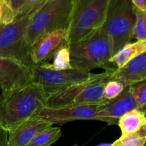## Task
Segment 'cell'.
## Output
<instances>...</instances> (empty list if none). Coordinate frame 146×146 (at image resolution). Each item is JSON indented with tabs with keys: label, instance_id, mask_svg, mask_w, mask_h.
I'll return each instance as SVG.
<instances>
[{
	"label": "cell",
	"instance_id": "obj_1",
	"mask_svg": "<svg viewBox=\"0 0 146 146\" xmlns=\"http://www.w3.org/2000/svg\"><path fill=\"white\" fill-rule=\"evenodd\" d=\"M46 97L39 86L24 88L0 96V126L7 132L28 120L36 118L46 108Z\"/></svg>",
	"mask_w": 146,
	"mask_h": 146
},
{
	"label": "cell",
	"instance_id": "obj_2",
	"mask_svg": "<svg viewBox=\"0 0 146 146\" xmlns=\"http://www.w3.org/2000/svg\"><path fill=\"white\" fill-rule=\"evenodd\" d=\"M75 0H46L36 10L27 27L25 38L32 46L41 37L58 29L67 31Z\"/></svg>",
	"mask_w": 146,
	"mask_h": 146
},
{
	"label": "cell",
	"instance_id": "obj_3",
	"mask_svg": "<svg viewBox=\"0 0 146 146\" xmlns=\"http://www.w3.org/2000/svg\"><path fill=\"white\" fill-rule=\"evenodd\" d=\"M73 68L91 72L96 68L114 69L111 62L112 54L109 39L102 28L88 38L68 46Z\"/></svg>",
	"mask_w": 146,
	"mask_h": 146
},
{
	"label": "cell",
	"instance_id": "obj_4",
	"mask_svg": "<svg viewBox=\"0 0 146 146\" xmlns=\"http://www.w3.org/2000/svg\"><path fill=\"white\" fill-rule=\"evenodd\" d=\"M110 0H75L66 31L68 45L88 38L104 26Z\"/></svg>",
	"mask_w": 146,
	"mask_h": 146
},
{
	"label": "cell",
	"instance_id": "obj_5",
	"mask_svg": "<svg viewBox=\"0 0 146 146\" xmlns=\"http://www.w3.org/2000/svg\"><path fill=\"white\" fill-rule=\"evenodd\" d=\"M115 69V68H114ZM112 70L93 74L86 81L57 91L46 97V108L94 105L106 103L103 98L104 86L111 81Z\"/></svg>",
	"mask_w": 146,
	"mask_h": 146
},
{
	"label": "cell",
	"instance_id": "obj_6",
	"mask_svg": "<svg viewBox=\"0 0 146 146\" xmlns=\"http://www.w3.org/2000/svg\"><path fill=\"white\" fill-rule=\"evenodd\" d=\"M133 8L131 0H110L102 29L108 35L112 56L131 43L135 22Z\"/></svg>",
	"mask_w": 146,
	"mask_h": 146
},
{
	"label": "cell",
	"instance_id": "obj_7",
	"mask_svg": "<svg viewBox=\"0 0 146 146\" xmlns=\"http://www.w3.org/2000/svg\"><path fill=\"white\" fill-rule=\"evenodd\" d=\"M35 11L0 26V57L15 60L30 68L34 66L30 56L31 47L26 40L25 34Z\"/></svg>",
	"mask_w": 146,
	"mask_h": 146
},
{
	"label": "cell",
	"instance_id": "obj_8",
	"mask_svg": "<svg viewBox=\"0 0 146 146\" xmlns=\"http://www.w3.org/2000/svg\"><path fill=\"white\" fill-rule=\"evenodd\" d=\"M92 74L75 68L56 71L42 63L31 67V84L39 86L47 97L57 91L85 82Z\"/></svg>",
	"mask_w": 146,
	"mask_h": 146
},
{
	"label": "cell",
	"instance_id": "obj_9",
	"mask_svg": "<svg viewBox=\"0 0 146 146\" xmlns=\"http://www.w3.org/2000/svg\"><path fill=\"white\" fill-rule=\"evenodd\" d=\"M31 84V68L8 58L0 57V89L8 94Z\"/></svg>",
	"mask_w": 146,
	"mask_h": 146
},
{
	"label": "cell",
	"instance_id": "obj_10",
	"mask_svg": "<svg viewBox=\"0 0 146 146\" xmlns=\"http://www.w3.org/2000/svg\"><path fill=\"white\" fill-rule=\"evenodd\" d=\"M101 104L76 106L46 108L37 118L47 121L52 125H64L66 123L83 120L98 121V111Z\"/></svg>",
	"mask_w": 146,
	"mask_h": 146
},
{
	"label": "cell",
	"instance_id": "obj_11",
	"mask_svg": "<svg viewBox=\"0 0 146 146\" xmlns=\"http://www.w3.org/2000/svg\"><path fill=\"white\" fill-rule=\"evenodd\" d=\"M67 44L66 30L58 29L41 37L31 46L30 56L33 64H40L54 57Z\"/></svg>",
	"mask_w": 146,
	"mask_h": 146
},
{
	"label": "cell",
	"instance_id": "obj_12",
	"mask_svg": "<svg viewBox=\"0 0 146 146\" xmlns=\"http://www.w3.org/2000/svg\"><path fill=\"white\" fill-rule=\"evenodd\" d=\"M138 108L136 103L131 94L130 86L125 87L121 95L115 99L101 104L98 111V121L108 125H117L118 121L128 111Z\"/></svg>",
	"mask_w": 146,
	"mask_h": 146
},
{
	"label": "cell",
	"instance_id": "obj_13",
	"mask_svg": "<svg viewBox=\"0 0 146 146\" xmlns=\"http://www.w3.org/2000/svg\"><path fill=\"white\" fill-rule=\"evenodd\" d=\"M146 53L138 56L120 68L111 71V81L121 83L124 88L145 81Z\"/></svg>",
	"mask_w": 146,
	"mask_h": 146
},
{
	"label": "cell",
	"instance_id": "obj_14",
	"mask_svg": "<svg viewBox=\"0 0 146 146\" xmlns=\"http://www.w3.org/2000/svg\"><path fill=\"white\" fill-rule=\"evenodd\" d=\"M51 126L52 124L40 118L28 120L8 133L9 146H27L37 134Z\"/></svg>",
	"mask_w": 146,
	"mask_h": 146
},
{
	"label": "cell",
	"instance_id": "obj_15",
	"mask_svg": "<svg viewBox=\"0 0 146 146\" xmlns=\"http://www.w3.org/2000/svg\"><path fill=\"white\" fill-rule=\"evenodd\" d=\"M121 135H127L137 132L146 125L145 111L133 109L124 114L118 121Z\"/></svg>",
	"mask_w": 146,
	"mask_h": 146
},
{
	"label": "cell",
	"instance_id": "obj_16",
	"mask_svg": "<svg viewBox=\"0 0 146 146\" xmlns=\"http://www.w3.org/2000/svg\"><path fill=\"white\" fill-rule=\"evenodd\" d=\"M143 53H146V41L128 43L111 57L110 62L120 68Z\"/></svg>",
	"mask_w": 146,
	"mask_h": 146
},
{
	"label": "cell",
	"instance_id": "obj_17",
	"mask_svg": "<svg viewBox=\"0 0 146 146\" xmlns=\"http://www.w3.org/2000/svg\"><path fill=\"white\" fill-rule=\"evenodd\" d=\"M61 135L59 127L51 126L37 134L27 146H51L61 138Z\"/></svg>",
	"mask_w": 146,
	"mask_h": 146
},
{
	"label": "cell",
	"instance_id": "obj_18",
	"mask_svg": "<svg viewBox=\"0 0 146 146\" xmlns=\"http://www.w3.org/2000/svg\"><path fill=\"white\" fill-rule=\"evenodd\" d=\"M44 65L56 71H64L73 68L70 61V51L68 46L62 47L55 54L53 57V63L44 62Z\"/></svg>",
	"mask_w": 146,
	"mask_h": 146
},
{
	"label": "cell",
	"instance_id": "obj_19",
	"mask_svg": "<svg viewBox=\"0 0 146 146\" xmlns=\"http://www.w3.org/2000/svg\"><path fill=\"white\" fill-rule=\"evenodd\" d=\"M146 142V125L134 133L121 135L113 143L114 146H145Z\"/></svg>",
	"mask_w": 146,
	"mask_h": 146
},
{
	"label": "cell",
	"instance_id": "obj_20",
	"mask_svg": "<svg viewBox=\"0 0 146 146\" xmlns=\"http://www.w3.org/2000/svg\"><path fill=\"white\" fill-rule=\"evenodd\" d=\"M135 15V22L133 30L131 39L135 38L137 41H146V11L133 8Z\"/></svg>",
	"mask_w": 146,
	"mask_h": 146
},
{
	"label": "cell",
	"instance_id": "obj_21",
	"mask_svg": "<svg viewBox=\"0 0 146 146\" xmlns=\"http://www.w3.org/2000/svg\"><path fill=\"white\" fill-rule=\"evenodd\" d=\"M131 94L138 106V109L145 111L146 105V81L130 86Z\"/></svg>",
	"mask_w": 146,
	"mask_h": 146
},
{
	"label": "cell",
	"instance_id": "obj_22",
	"mask_svg": "<svg viewBox=\"0 0 146 146\" xmlns=\"http://www.w3.org/2000/svg\"><path fill=\"white\" fill-rule=\"evenodd\" d=\"M124 86L115 81H109L104 86L103 91V98L105 101H110L115 99L121 95L124 90Z\"/></svg>",
	"mask_w": 146,
	"mask_h": 146
},
{
	"label": "cell",
	"instance_id": "obj_23",
	"mask_svg": "<svg viewBox=\"0 0 146 146\" xmlns=\"http://www.w3.org/2000/svg\"><path fill=\"white\" fill-rule=\"evenodd\" d=\"M15 19V14L7 0H0V26L10 24Z\"/></svg>",
	"mask_w": 146,
	"mask_h": 146
},
{
	"label": "cell",
	"instance_id": "obj_24",
	"mask_svg": "<svg viewBox=\"0 0 146 146\" xmlns=\"http://www.w3.org/2000/svg\"><path fill=\"white\" fill-rule=\"evenodd\" d=\"M46 1V0H25L20 8L16 18L31 14L33 11H36L38 7H41Z\"/></svg>",
	"mask_w": 146,
	"mask_h": 146
},
{
	"label": "cell",
	"instance_id": "obj_25",
	"mask_svg": "<svg viewBox=\"0 0 146 146\" xmlns=\"http://www.w3.org/2000/svg\"><path fill=\"white\" fill-rule=\"evenodd\" d=\"M24 1L25 0H7L8 4H9L11 8L14 11L16 17H17V15L18 14L20 8L21 7L22 4H24Z\"/></svg>",
	"mask_w": 146,
	"mask_h": 146
},
{
	"label": "cell",
	"instance_id": "obj_26",
	"mask_svg": "<svg viewBox=\"0 0 146 146\" xmlns=\"http://www.w3.org/2000/svg\"><path fill=\"white\" fill-rule=\"evenodd\" d=\"M0 146H9L8 132L0 126Z\"/></svg>",
	"mask_w": 146,
	"mask_h": 146
},
{
	"label": "cell",
	"instance_id": "obj_27",
	"mask_svg": "<svg viewBox=\"0 0 146 146\" xmlns=\"http://www.w3.org/2000/svg\"><path fill=\"white\" fill-rule=\"evenodd\" d=\"M135 8L141 10L143 11H146V2L145 0H131Z\"/></svg>",
	"mask_w": 146,
	"mask_h": 146
},
{
	"label": "cell",
	"instance_id": "obj_28",
	"mask_svg": "<svg viewBox=\"0 0 146 146\" xmlns=\"http://www.w3.org/2000/svg\"><path fill=\"white\" fill-rule=\"evenodd\" d=\"M97 146H114L113 143H102Z\"/></svg>",
	"mask_w": 146,
	"mask_h": 146
},
{
	"label": "cell",
	"instance_id": "obj_29",
	"mask_svg": "<svg viewBox=\"0 0 146 146\" xmlns=\"http://www.w3.org/2000/svg\"><path fill=\"white\" fill-rule=\"evenodd\" d=\"M73 146H78V145H73Z\"/></svg>",
	"mask_w": 146,
	"mask_h": 146
},
{
	"label": "cell",
	"instance_id": "obj_30",
	"mask_svg": "<svg viewBox=\"0 0 146 146\" xmlns=\"http://www.w3.org/2000/svg\"></svg>",
	"mask_w": 146,
	"mask_h": 146
}]
</instances>
